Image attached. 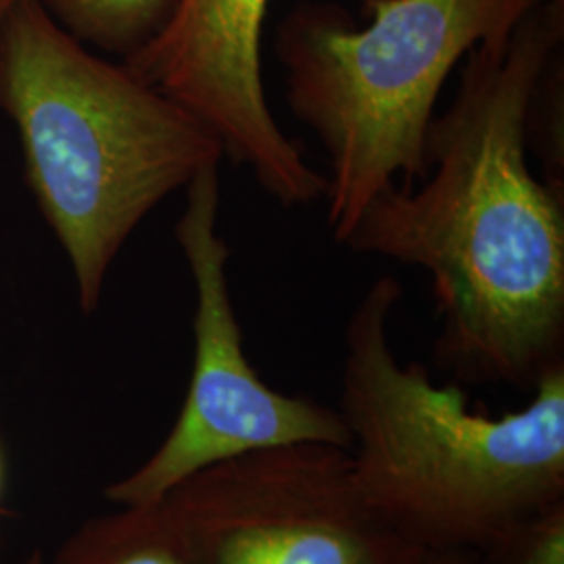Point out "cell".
Instances as JSON below:
<instances>
[{
	"label": "cell",
	"instance_id": "cell-14",
	"mask_svg": "<svg viewBox=\"0 0 564 564\" xmlns=\"http://www.w3.org/2000/svg\"><path fill=\"white\" fill-rule=\"evenodd\" d=\"M25 564H41V561H39V556H36V558H32V561H30V563H25Z\"/></svg>",
	"mask_w": 564,
	"mask_h": 564
},
{
	"label": "cell",
	"instance_id": "cell-7",
	"mask_svg": "<svg viewBox=\"0 0 564 564\" xmlns=\"http://www.w3.org/2000/svg\"><path fill=\"white\" fill-rule=\"evenodd\" d=\"M270 0H174L160 34L123 61L178 102L284 207L324 199L326 176L282 132L265 99L262 32Z\"/></svg>",
	"mask_w": 564,
	"mask_h": 564
},
{
	"label": "cell",
	"instance_id": "cell-10",
	"mask_svg": "<svg viewBox=\"0 0 564 564\" xmlns=\"http://www.w3.org/2000/svg\"><path fill=\"white\" fill-rule=\"evenodd\" d=\"M479 564H564V500L510 529L479 554Z\"/></svg>",
	"mask_w": 564,
	"mask_h": 564
},
{
	"label": "cell",
	"instance_id": "cell-3",
	"mask_svg": "<svg viewBox=\"0 0 564 564\" xmlns=\"http://www.w3.org/2000/svg\"><path fill=\"white\" fill-rule=\"evenodd\" d=\"M0 111L86 314L142 220L224 160L186 109L76 41L41 0H23L0 34Z\"/></svg>",
	"mask_w": 564,
	"mask_h": 564
},
{
	"label": "cell",
	"instance_id": "cell-11",
	"mask_svg": "<svg viewBox=\"0 0 564 564\" xmlns=\"http://www.w3.org/2000/svg\"><path fill=\"white\" fill-rule=\"evenodd\" d=\"M424 564H479V552H473V550L429 552Z\"/></svg>",
	"mask_w": 564,
	"mask_h": 564
},
{
	"label": "cell",
	"instance_id": "cell-1",
	"mask_svg": "<svg viewBox=\"0 0 564 564\" xmlns=\"http://www.w3.org/2000/svg\"><path fill=\"white\" fill-rule=\"evenodd\" d=\"M563 41L564 0H533L475 46L431 123L423 186H389L343 242L429 272L442 318L435 356L460 383L533 391L564 364L563 188L527 158Z\"/></svg>",
	"mask_w": 564,
	"mask_h": 564
},
{
	"label": "cell",
	"instance_id": "cell-5",
	"mask_svg": "<svg viewBox=\"0 0 564 564\" xmlns=\"http://www.w3.org/2000/svg\"><path fill=\"white\" fill-rule=\"evenodd\" d=\"M176 241L195 282V360L181 414L160 449L107 489L120 506H151L207 466L276 445H341L349 431L339 410L263 383L245 354L228 286V242L218 230L220 165L186 184Z\"/></svg>",
	"mask_w": 564,
	"mask_h": 564
},
{
	"label": "cell",
	"instance_id": "cell-9",
	"mask_svg": "<svg viewBox=\"0 0 564 564\" xmlns=\"http://www.w3.org/2000/svg\"><path fill=\"white\" fill-rule=\"evenodd\" d=\"M41 4L76 41L126 61L160 34L174 0H41Z\"/></svg>",
	"mask_w": 564,
	"mask_h": 564
},
{
	"label": "cell",
	"instance_id": "cell-12",
	"mask_svg": "<svg viewBox=\"0 0 564 564\" xmlns=\"http://www.w3.org/2000/svg\"><path fill=\"white\" fill-rule=\"evenodd\" d=\"M21 2H23V0H0V34H2V30H4L9 18L18 11V7H20Z\"/></svg>",
	"mask_w": 564,
	"mask_h": 564
},
{
	"label": "cell",
	"instance_id": "cell-4",
	"mask_svg": "<svg viewBox=\"0 0 564 564\" xmlns=\"http://www.w3.org/2000/svg\"><path fill=\"white\" fill-rule=\"evenodd\" d=\"M533 0H383L358 25L341 4L297 2L276 32L284 99L328 158L326 224L345 242L398 176L426 174V139L454 67Z\"/></svg>",
	"mask_w": 564,
	"mask_h": 564
},
{
	"label": "cell",
	"instance_id": "cell-6",
	"mask_svg": "<svg viewBox=\"0 0 564 564\" xmlns=\"http://www.w3.org/2000/svg\"><path fill=\"white\" fill-rule=\"evenodd\" d=\"M195 564H424L364 500L351 454L276 445L207 466L162 500Z\"/></svg>",
	"mask_w": 564,
	"mask_h": 564
},
{
	"label": "cell",
	"instance_id": "cell-13",
	"mask_svg": "<svg viewBox=\"0 0 564 564\" xmlns=\"http://www.w3.org/2000/svg\"><path fill=\"white\" fill-rule=\"evenodd\" d=\"M379 2H383V0H362L364 9L368 11V9H372L375 4H379Z\"/></svg>",
	"mask_w": 564,
	"mask_h": 564
},
{
	"label": "cell",
	"instance_id": "cell-2",
	"mask_svg": "<svg viewBox=\"0 0 564 564\" xmlns=\"http://www.w3.org/2000/svg\"><path fill=\"white\" fill-rule=\"evenodd\" d=\"M403 289L372 282L345 328L339 414L364 500L424 552H485L510 529L564 500V364L529 403L475 412L458 383L398 360L391 318Z\"/></svg>",
	"mask_w": 564,
	"mask_h": 564
},
{
	"label": "cell",
	"instance_id": "cell-8",
	"mask_svg": "<svg viewBox=\"0 0 564 564\" xmlns=\"http://www.w3.org/2000/svg\"><path fill=\"white\" fill-rule=\"evenodd\" d=\"M86 524L57 564H195L162 502Z\"/></svg>",
	"mask_w": 564,
	"mask_h": 564
}]
</instances>
